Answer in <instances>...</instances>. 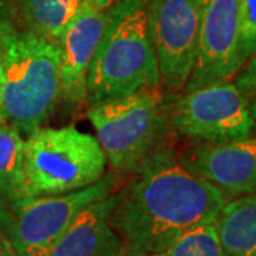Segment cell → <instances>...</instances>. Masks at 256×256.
<instances>
[{
	"instance_id": "19",
	"label": "cell",
	"mask_w": 256,
	"mask_h": 256,
	"mask_svg": "<svg viewBox=\"0 0 256 256\" xmlns=\"http://www.w3.org/2000/svg\"><path fill=\"white\" fill-rule=\"evenodd\" d=\"M0 256H16L14 249L12 246L9 235L3 226L2 220H0Z\"/></svg>"
},
{
	"instance_id": "8",
	"label": "cell",
	"mask_w": 256,
	"mask_h": 256,
	"mask_svg": "<svg viewBox=\"0 0 256 256\" xmlns=\"http://www.w3.org/2000/svg\"><path fill=\"white\" fill-rule=\"evenodd\" d=\"M146 13L160 87L166 94H178L198 58L202 0H148Z\"/></svg>"
},
{
	"instance_id": "16",
	"label": "cell",
	"mask_w": 256,
	"mask_h": 256,
	"mask_svg": "<svg viewBox=\"0 0 256 256\" xmlns=\"http://www.w3.org/2000/svg\"><path fill=\"white\" fill-rule=\"evenodd\" d=\"M152 256H224L215 222L184 232L172 244Z\"/></svg>"
},
{
	"instance_id": "6",
	"label": "cell",
	"mask_w": 256,
	"mask_h": 256,
	"mask_svg": "<svg viewBox=\"0 0 256 256\" xmlns=\"http://www.w3.org/2000/svg\"><path fill=\"white\" fill-rule=\"evenodd\" d=\"M122 178L111 172L78 191L30 196L10 204L0 201V220L16 256L46 255L74 216L88 204L118 190Z\"/></svg>"
},
{
	"instance_id": "13",
	"label": "cell",
	"mask_w": 256,
	"mask_h": 256,
	"mask_svg": "<svg viewBox=\"0 0 256 256\" xmlns=\"http://www.w3.org/2000/svg\"><path fill=\"white\" fill-rule=\"evenodd\" d=\"M88 8H94L92 0H12L9 18L18 28L56 42Z\"/></svg>"
},
{
	"instance_id": "11",
	"label": "cell",
	"mask_w": 256,
	"mask_h": 256,
	"mask_svg": "<svg viewBox=\"0 0 256 256\" xmlns=\"http://www.w3.org/2000/svg\"><path fill=\"white\" fill-rule=\"evenodd\" d=\"M112 8L82 12L56 40L60 58L62 101L77 108L87 101V74L92 56L110 23Z\"/></svg>"
},
{
	"instance_id": "4",
	"label": "cell",
	"mask_w": 256,
	"mask_h": 256,
	"mask_svg": "<svg viewBox=\"0 0 256 256\" xmlns=\"http://www.w3.org/2000/svg\"><path fill=\"white\" fill-rule=\"evenodd\" d=\"M161 87L90 106L86 116L96 131L111 172L128 176L174 137L170 128V101Z\"/></svg>"
},
{
	"instance_id": "18",
	"label": "cell",
	"mask_w": 256,
	"mask_h": 256,
	"mask_svg": "<svg viewBox=\"0 0 256 256\" xmlns=\"http://www.w3.org/2000/svg\"><path fill=\"white\" fill-rule=\"evenodd\" d=\"M235 84L248 102L256 131V53L235 74Z\"/></svg>"
},
{
	"instance_id": "2",
	"label": "cell",
	"mask_w": 256,
	"mask_h": 256,
	"mask_svg": "<svg viewBox=\"0 0 256 256\" xmlns=\"http://www.w3.org/2000/svg\"><path fill=\"white\" fill-rule=\"evenodd\" d=\"M0 60L4 118L28 137L53 117L62 101L58 48L8 16L0 22Z\"/></svg>"
},
{
	"instance_id": "9",
	"label": "cell",
	"mask_w": 256,
	"mask_h": 256,
	"mask_svg": "<svg viewBox=\"0 0 256 256\" xmlns=\"http://www.w3.org/2000/svg\"><path fill=\"white\" fill-rule=\"evenodd\" d=\"M239 0H202V28L195 67L182 92L228 82L239 72Z\"/></svg>"
},
{
	"instance_id": "12",
	"label": "cell",
	"mask_w": 256,
	"mask_h": 256,
	"mask_svg": "<svg viewBox=\"0 0 256 256\" xmlns=\"http://www.w3.org/2000/svg\"><path fill=\"white\" fill-rule=\"evenodd\" d=\"M114 192L82 208L44 256H127L111 225Z\"/></svg>"
},
{
	"instance_id": "22",
	"label": "cell",
	"mask_w": 256,
	"mask_h": 256,
	"mask_svg": "<svg viewBox=\"0 0 256 256\" xmlns=\"http://www.w3.org/2000/svg\"><path fill=\"white\" fill-rule=\"evenodd\" d=\"M2 82H3V76H2V60H0V124L6 122L4 114H3V104H2Z\"/></svg>"
},
{
	"instance_id": "17",
	"label": "cell",
	"mask_w": 256,
	"mask_h": 256,
	"mask_svg": "<svg viewBox=\"0 0 256 256\" xmlns=\"http://www.w3.org/2000/svg\"><path fill=\"white\" fill-rule=\"evenodd\" d=\"M256 53V0H239L238 63L239 67ZM239 68V70H240Z\"/></svg>"
},
{
	"instance_id": "7",
	"label": "cell",
	"mask_w": 256,
	"mask_h": 256,
	"mask_svg": "<svg viewBox=\"0 0 256 256\" xmlns=\"http://www.w3.org/2000/svg\"><path fill=\"white\" fill-rule=\"evenodd\" d=\"M168 118L172 136L190 142H226L255 132L246 100L230 80L172 94Z\"/></svg>"
},
{
	"instance_id": "3",
	"label": "cell",
	"mask_w": 256,
	"mask_h": 256,
	"mask_svg": "<svg viewBox=\"0 0 256 256\" xmlns=\"http://www.w3.org/2000/svg\"><path fill=\"white\" fill-rule=\"evenodd\" d=\"M112 16L87 74L90 107L160 87L156 56L148 30V0H116Z\"/></svg>"
},
{
	"instance_id": "5",
	"label": "cell",
	"mask_w": 256,
	"mask_h": 256,
	"mask_svg": "<svg viewBox=\"0 0 256 256\" xmlns=\"http://www.w3.org/2000/svg\"><path fill=\"white\" fill-rule=\"evenodd\" d=\"M98 140L73 126L37 128L23 141L24 194L60 195L90 186L106 175Z\"/></svg>"
},
{
	"instance_id": "21",
	"label": "cell",
	"mask_w": 256,
	"mask_h": 256,
	"mask_svg": "<svg viewBox=\"0 0 256 256\" xmlns=\"http://www.w3.org/2000/svg\"><path fill=\"white\" fill-rule=\"evenodd\" d=\"M9 16V3L6 0H0V22Z\"/></svg>"
},
{
	"instance_id": "14",
	"label": "cell",
	"mask_w": 256,
	"mask_h": 256,
	"mask_svg": "<svg viewBox=\"0 0 256 256\" xmlns=\"http://www.w3.org/2000/svg\"><path fill=\"white\" fill-rule=\"evenodd\" d=\"M215 228L224 256H256V194L229 200Z\"/></svg>"
},
{
	"instance_id": "10",
	"label": "cell",
	"mask_w": 256,
	"mask_h": 256,
	"mask_svg": "<svg viewBox=\"0 0 256 256\" xmlns=\"http://www.w3.org/2000/svg\"><path fill=\"white\" fill-rule=\"evenodd\" d=\"M180 160L229 198L256 194V136L226 142H191Z\"/></svg>"
},
{
	"instance_id": "1",
	"label": "cell",
	"mask_w": 256,
	"mask_h": 256,
	"mask_svg": "<svg viewBox=\"0 0 256 256\" xmlns=\"http://www.w3.org/2000/svg\"><path fill=\"white\" fill-rule=\"evenodd\" d=\"M114 192L111 225L127 256H152L190 229L215 222L230 200L192 172L174 148L156 152Z\"/></svg>"
},
{
	"instance_id": "15",
	"label": "cell",
	"mask_w": 256,
	"mask_h": 256,
	"mask_svg": "<svg viewBox=\"0 0 256 256\" xmlns=\"http://www.w3.org/2000/svg\"><path fill=\"white\" fill-rule=\"evenodd\" d=\"M24 138L12 124H0V201L4 204L26 198L23 172Z\"/></svg>"
},
{
	"instance_id": "20",
	"label": "cell",
	"mask_w": 256,
	"mask_h": 256,
	"mask_svg": "<svg viewBox=\"0 0 256 256\" xmlns=\"http://www.w3.org/2000/svg\"><path fill=\"white\" fill-rule=\"evenodd\" d=\"M116 0H92V6H94V9H107V8H110L111 4L114 3Z\"/></svg>"
}]
</instances>
